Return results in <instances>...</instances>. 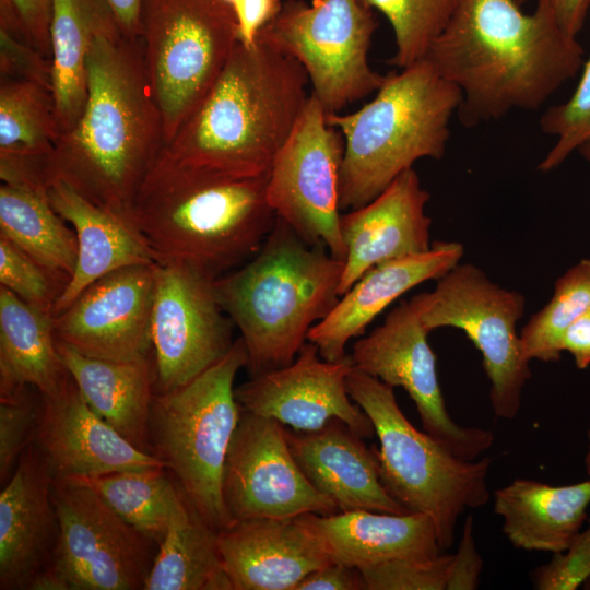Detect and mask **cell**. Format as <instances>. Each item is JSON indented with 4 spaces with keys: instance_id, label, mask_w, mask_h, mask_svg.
<instances>
[{
    "instance_id": "obj_1",
    "label": "cell",
    "mask_w": 590,
    "mask_h": 590,
    "mask_svg": "<svg viewBox=\"0 0 590 590\" xmlns=\"http://www.w3.org/2000/svg\"><path fill=\"white\" fill-rule=\"evenodd\" d=\"M425 58L461 91L459 120L474 127L536 110L577 74L583 49L560 27L553 0H538L532 14L516 0H458Z\"/></svg>"
},
{
    "instance_id": "obj_2",
    "label": "cell",
    "mask_w": 590,
    "mask_h": 590,
    "mask_svg": "<svg viewBox=\"0 0 590 590\" xmlns=\"http://www.w3.org/2000/svg\"><path fill=\"white\" fill-rule=\"evenodd\" d=\"M164 145L141 40L114 22L95 35L87 58V97L72 129L59 135L46 163L95 204L129 220L135 196Z\"/></svg>"
},
{
    "instance_id": "obj_3",
    "label": "cell",
    "mask_w": 590,
    "mask_h": 590,
    "mask_svg": "<svg viewBox=\"0 0 590 590\" xmlns=\"http://www.w3.org/2000/svg\"><path fill=\"white\" fill-rule=\"evenodd\" d=\"M308 83L288 55L260 38L238 42L154 163L229 177L268 175L307 102Z\"/></svg>"
},
{
    "instance_id": "obj_4",
    "label": "cell",
    "mask_w": 590,
    "mask_h": 590,
    "mask_svg": "<svg viewBox=\"0 0 590 590\" xmlns=\"http://www.w3.org/2000/svg\"><path fill=\"white\" fill-rule=\"evenodd\" d=\"M267 180L153 163L129 220L157 263H184L215 280L252 258L272 231Z\"/></svg>"
},
{
    "instance_id": "obj_5",
    "label": "cell",
    "mask_w": 590,
    "mask_h": 590,
    "mask_svg": "<svg viewBox=\"0 0 590 590\" xmlns=\"http://www.w3.org/2000/svg\"><path fill=\"white\" fill-rule=\"evenodd\" d=\"M343 269L344 260L278 217L252 258L214 280L219 304L245 343L250 377L295 359L338 303Z\"/></svg>"
},
{
    "instance_id": "obj_6",
    "label": "cell",
    "mask_w": 590,
    "mask_h": 590,
    "mask_svg": "<svg viewBox=\"0 0 590 590\" xmlns=\"http://www.w3.org/2000/svg\"><path fill=\"white\" fill-rule=\"evenodd\" d=\"M461 101L458 86L424 58L386 74L359 109L328 114V123L344 140L340 209L367 204L420 158H441Z\"/></svg>"
},
{
    "instance_id": "obj_7",
    "label": "cell",
    "mask_w": 590,
    "mask_h": 590,
    "mask_svg": "<svg viewBox=\"0 0 590 590\" xmlns=\"http://www.w3.org/2000/svg\"><path fill=\"white\" fill-rule=\"evenodd\" d=\"M346 388L373 423L385 487L410 512L428 516L441 551L450 548L459 517L489 499L492 459L464 460L452 455L412 425L397 403L393 387L355 367L347 375Z\"/></svg>"
},
{
    "instance_id": "obj_8",
    "label": "cell",
    "mask_w": 590,
    "mask_h": 590,
    "mask_svg": "<svg viewBox=\"0 0 590 590\" xmlns=\"http://www.w3.org/2000/svg\"><path fill=\"white\" fill-rule=\"evenodd\" d=\"M243 339L215 364L186 385L155 393L151 421V453L164 462L203 519L216 531L229 524L222 495L227 450L241 408L234 381L247 365Z\"/></svg>"
},
{
    "instance_id": "obj_9",
    "label": "cell",
    "mask_w": 590,
    "mask_h": 590,
    "mask_svg": "<svg viewBox=\"0 0 590 590\" xmlns=\"http://www.w3.org/2000/svg\"><path fill=\"white\" fill-rule=\"evenodd\" d=\"M140 40L165 144L221 74L239 42L237 21L222 0H145Z\"/></svg>"
},
{
    "instance_id": "obj_10",
    "label": "cell",
    "mask_w": 590,
    "mask_h": 590,
    "mask_svg": "<svg viewBox=\"0 0 590 590\" xmlns=\"http://www.w3.org/2000/svg\"><path fill=\"white\" fill-rule=\"evenodd\" d=\"M58 538L31 590L144 589L157 544L123 520L92 487L55 477Z\"/></svg>"
},
{
    "instance_id": "obj_11",
    "label": "cell",
    "mask_w": 590,
    "mask_h": 590,
    "mask_svg": "<svg viewBox=\"0 0 590 590\" xmlns=\"http://www.w3.org/2000/svg\"><path fill=\"white\" fill-rule=\"evenodd\" d=\"M377 22L362 0H287L257 38L295 59L327 114L376 92L368 51Z\"/></svg>"
},
{
    "instance_id": "obj_12",
    "label": "cell",
    "mask_w": 590,
    "mask_h": 590,
    "mask_svg": "<svg viewBox=\"0 0 590 590\" xmlns=\"http://www.w3.org/2000/svg\"><path fill=\"white\" fill-rule=\"evenodd\" d=\"M411 300L428 332L452 327L467 334L482 354L494 414L515 418L532 375L517 333L524 295L492 282L474 264L458 263L437 280L435 290Z\"/></svg>"
},
{
    "instance_id": "obj_13",
    "label": "cell",
    "mask_w": 590,
    "mask_h": 590,
    "mask_svg": "<svg viewBox=\"0 0 590 590\" xmlns=\"http://www.w3.org/2000/svg\"><path fill=\"white\" fill-rule=\"evenodd\" d=\"M327 115L309 94L269 170L267 199L276 216L302 238L344 260L339 212L344 140L328 123Z\"/></svg>"
},
{
    "instance_id": "obj_14",
    "label": "cell",
    "mask_w": 590,
    "mask_h": 590,
    "mask_svg": "<svg viewBox=\"0 0 590 590\" xmlns=\"http://www.w3.org/2000/svg\"><path fill=\"white\" fill-rule=\"evenodd\" d=\"M214 279L179 262L156 263L151 318L155 393L175 390L220 361L235 327Z\"/></svg>"
},
{
    "instance_id": "obj_15",
    "label": "cell",
    "mask_w": 590,
    "mask_h": 590,
    "mask_svg": "<svg viewBox=\"0 0 590 590\" xmlns=\"http://www.w3.org/2000/svg\"><path fill=\"white\" fill-rule=\"evenodd\" d=\"M428 333L413 302L402 300L382 324L353 344V365L388 386L402 387L416 406L424 432L456 457L476 460L491 448L494 435L460 426L450 417Z\"/></svg>"
},
{
    "instance_id": "obj_16",
    "label": "cell",
    "mask_w": 590,
    "mask_h": 590,
    "mask_svg": "<svg viewBox=\"0 0 590 590\" xmlns=\"http://www.w3.org/2000/svg\"><path fill=\"white\" fill-rule=\"evenodd\" d=\"M222 495L232 522L339 511L302 472L285 426L243 409L225 459Z\"/></svg>"
},
{
    "instance_id": "obj_17",
    "label": "cell",
    "mask_w": 590,
    "mask_h": 590,
    "mask_svg": "<svg viewBox=\"0 0 590 590\" xmlns=\"http://www.w3.org/2000/svg\"><path fill=\"white\" fill-rule=\"evenodd\" d=\"M156 263L123 267L90 284L51 316L56 340L95 358L151 356Z\"/></svg>"
},
{
    "instance_id": "obj_18",
    "label": "cell",
    "mask_w": 590,
    "mask_h": 590,
    "mask_svg": "<svg viewBox=\"0 0 590 590\" xmlns=\"http://www.w3.org/2000/svg\"><path fill=\"white\" fill-rule=\"evenodd\" d=\"M353 367L351 355L327 361L308 341L290 365L250 377L235 388V397L243 410L295 430H316L338 418L362 438H370L373 423L346 388Z\"/></svg>"
},
{
    "instance_id": "obj_19",
    "label": "cell",
    "mask_w": 590,
    "mask_h": 590,
    "mask_svg": "<svg viewBox=\"0 0 590 590\" xmlns=\"http://www.w3.org/2000/svg\"><path fill=\"white\" fill-rule=\"evenodd\" d=\"M35 442L55 477L166 469L157 457L134 447L101 418L69 373L55 393L39 394Z\"/></svg>"
},
{
    "instance_id": "obj_20",
    "label": "cell",
    "mask_w": 590,
    "mask_h": 590,
    "mask_svg": "<svg viewBox=\"0 0 590 590\" xmlns=\"http://www.w3.org/2000/svg\"><path fill=\"white\" fill-rule=\"evenodd\" d=\"M55 475L33 442L0 494V589H31L48 567L58 538Z\"/></svg>"
},
{
    "instance_id": "obj_21",
    "label": "cell",
    "mask_w": 590,
    "mask_h": 590,
    "mask_svg": "<svg viewBox=\"0 0 590 590\" xmlns=\"http://www.w3.org/2000/svg\"><path fill=\"white\" fill-rule=\"evenodd\" d=\"M429 193L413 167L399 175L378 197L340 216L346 255L340 297L369 269L432 248V220L425 213Z\"/></svg>"
},
{
    "instance_id": "obj_22",
    "label": "cell",
    "mask_w": 590,
    "mask_h": 590,
    "mask_svg": "<svg viewBox=\"0 0 590 590\" xmlns=\"http://www.w3.org/2000/svg\"><path fill=\"white\" fill-rule=\"evenodd\" d=\"M217 543L233 590H295L333 562L299 516L235 521L217 531Z\"/></svg>"
},
{
    "instance_id": "obj_23",
    "label": "cell",
    "mask_w": 590,
    "mask_h": 590,
    "mask_svg": "<svg viewBox=\"0 0 590 590\" xmlns=\"http://www.w3.org/2000/svg\"><path fill=\"white\" fill-rule=\"evenodd\" d=\"M286 437L304 475L339 511L410 512L385 487L375 447L341 420L309 432L286 428Z\"/></svg>"
},
{
    "instance_id": "obj_24",
    "label": "cell",
    "mask_w": 590,
    "mask_h": 590,
    "mask_svg": "<svg viewBox=\"0 0 590 590\" xmlns=\"http://www.w3.org/2000/svg\"><path fill=\"white\" fill-rule=\"evenodd\" d=\"M464 253L457 241H436L423 253L380 263L365 272L307 335L322 358L340 361L347 342L362 335L390 304L418 284L438 280L456 267Z\"/></svg>"
},
{
    "instance_id": "obj_25",
    "label": "cell",
    "mask_w": 590,
    "mask_h": 590,
    "mask_svg": "<svg viewBox=\"0 0 590 590\" xmlns=\"http://www.w3.org/2000/svg\"><path fill=\"white\" fill-rule=\"evenodd\" d=\"M44 192L51 208L72 225L78 239L74 273L59 295L52 315L64 309L99 278L123 267L155 263V258L125 217L80 193L63 178L46 174Z\"/></svg>"
},
{
    "instance_id": "obj_26",
    "label": "cell",
    "mask_w": 590,
    "mask_h": 590,
    "mask_svg": "<svg viewBox=\"0 0 590 590\" xmlns=\"http://www.w3.org/2000/svg\"><path fill=\"white\" fill-rule=\"evenodd\" d=\"M299 518L333 562L359 570L396 559L429 558L441 553L433 520L423 514L365 509Z\"/></svg>"
},
{
    "instance_id": "obj_27",
    "label": "cell",
    "mask_w": 590,
    "mask_h": 590,
    "mask_svg": "<svg viewBox=\"0 0 590 590\" xmlns=\"http://www.w3.org/2000/svg\"><path fill=\"white\" fill-rule=\"evenodd\" d=\"M56 343L63 366L91 409L134 447L151 453L150 421L155 397L152 355L111 361Z\"/></svg>"
},
{
    "instance_id": "obj_28",
    "label": "cell",
    "mask_w": 590,
    "mask_h": 590,
    "mask_svg": "<svg viewBox=\"0 0 590 590\" xmlns=\"http://www.w3.org/2000/svg\"><path fill=\"white\" fill-rule=\"evenodd\" d=\"M590 480L550 485L517 479L494 491V511L508 541L524 551L567 550L588 519Z\"/></svg>"
},
{
    "instance_id": "obj_29",
    "label": "cell",
    "mask_w": 590,
    "mask_h": 590,
    "mask_svg": "<svg viewBox=\"0 0 590 590\" xmlns=\"http://www.w3.org/2000/svg\"><path fill=\"white\" fill-rule=\"evenodd\" d=\"M67 376L51 318L0 286V399L28 387L52 394Z\"/></svg>"
},
{
    "instance_id": "obj_30",
    "label": "cell",
    "mask_w": 590,
    "mask_h": 590,
    "mask_svg": "<svg viewBox=\"0 0 590 590\" xmlns=\"http://www.w3.org/2000/svg\"><path fill=\"white\" fill-rule=\"evenodd\" d=\"M114 22L96 0H52L51 87L61 134L80 119L87 97V58L96 33Z\"/></svg>"
},
{
    "instance_id": "obj_31",
    "label": "cell",
    "mask_w": 590,
    "mask_h": 590,
    "mask_svg": "<svg viewBox=\"0 0 590 590\" xmlns=\"http://www.w3.org/2000/svg\"><path fill=\"white\" fill-rule=\"evenodd\" d=\"M145 590H233L213 529L186 494L158 544Z\"/></svg>"
},
{
    "instance_id": "obj_32",
    "label": "cell",
    "mask_w": 590,
    "mask_h": 590,
    "mask_svg": "<svg viewBox=\"0 0 590 590\" xmlns=\"http://www.w3.org/2000/svg\"><path fill=\"white\" fill-rule=\"evenodd\" d=\"M0 235L64 286L72 278L79 252L76 235L51 208L43 188L1 184Z\"/></svg>"
},
{
    "instance_id": "obj_33",
    "label": "cell",
    "mask_w": 590,
    "mask_h": 590,
    "mask_svg": "<svg viewBox=\"0 0 590 590\" xmlns=\"http://www.w3.org/2000/svg\"><path fill=\"white\" fill-rule=\"evenodd\" d=\"M167 471L126 470L73 479L92 487L123 520L158 546L185 495Z\"/></svg>"
},
{
    "instance_id": "obj_34",
    "label": "cell",
    "mask_w": 590,
    "mask_h": 590,
    "mask_svg": "<svg viewBox=\"0 0 590 590\" xmlns=\"http://www.w3.org/2000/svg\"><path fill=\"white\" fill-rule=\"evenodd\" d=\"M60 134L50 87L32 80L1 78L0 156L47 160Z\"/></svg>"
},
{
    "instance_id": "obj_35",
    "label": "cell",
    "mask_w": 590,
    "mask_h": 590,
    "mask_svg": "<svg viewBox=\"0 0 590 590\" xmlns=\"http://www.w3.org/2000/svg\"><path fill=\"white\" fill-rule=\"evenodd\" d=\"M482 565L473 530L464 528L455 554L389 560L361 571L365 590H473Z\"/></svg>"
},
{
    "instance_id": "obj_36",
    "label": "cell",
    "mask_w": 590,
    "mask_h": 590,
    "mask_svg": "<svg viewBox=\"0 0 590 590\" xmlns=\"http://www.w3.org/2000/svg\"><path fill=\"white\" fill-rule=\"evenodd\" d=\"M590 309V259H582L559 276L550 302L530 317L519 333L528 362L550 363L562 356L565 330Z\"/></svg>"
},
{
    "instance_id": "obj_37",
    "label": "cell",
    "mask_w": 590,
    "mask_h": 590,
    "mask_svg": "<svg viewBox=\"0 0 590 590\" xmlns=\"http://www.w3.org/2000/svg\"><path fill=\"white\" fill-rule=\"evenodd\" d=\"M390 23L396 52L390 64L406 68L424 59L449 23L458 0H362Z\"/></svg>"
},
{
    "instance_id": "obj_38",
    "label": "cell",
    "mask_w": 590,
    "mask_h": 590,
    "mask_svg": "<svg viewBox=\"0 0 590 590\" xmlns=\"http://www.w3.org/2000/svg\"><path fill=\"white\" fill-rule=\"evenodd\" d=\"M541 130L555 137L556 143L539 164L541 172L559 166L590 138V57L583 64L578 85L570 98L550 107L540 119Z\"/></svg>"
},
{
    "instance_id": "obj_39",
    "label": "cell",
    "mask_w": 590,
    "mask_h": 590,
    "mask_svg": "<svg viewBox=\"0 0 590 590\" xmlns=\"http://www.w3.org/2000/svg\"><path fill=\"white\" fill-rule=\"evenodd\" d=\"M0 284L50 318L64 288L47 270L1 235Z\"/></svg>"
},
{
    "instance_id": "obj_40",
    "label": "cell",
    "mask_w": 590,
    "mask_h": 590,
    "mask_svg": "<svg viewBox=\"0 0 590 590\" xmlns=\"http://www.w3.org/2000/svg\"><path fill=\"white\" fill-rule=\"evenodd\" d=\"M39 398L28 388L0 399V481L7 483L20 458L35 442Z\"/></svg>"
},
{
    "instance_id": "obj_41",
    "label": "cell",
    "mask_w": 590,
    "mask_h": 590,
    "mask_svg": "<svg viewBox=\"0 0 590 590\" xmlns=\"http://www.w3.org/2000/svg\"><path fill=\"white\" fill-rule=\"evenodd\" d=\"M590 578V517L566 551L532 573V581L540 590H576Z\"/></svg>"
},
{
    "instance_id": "obj_42",
    "label": "cell",
    "mask_w": 590,
    "mask_h": 590,
    "mask_svg": "<svg viewBox=\"0 0 590 590\" xmlns=\"http://www.w3.org/2000/svg\"><path fill=\"white\" fill-rule=\"evenodd\" d=\"M28 43L50 59L52 0H5Z\"/></svg>"
},
{
    "instance_id": "obj_43",
    "label": "cell",
    "mask_w": 590,
    "mask_h": 590,
    "mask_svg": "<svg viewBox=\"0 0 590 590\" xmlns=\"http://www.w3.org/2000/svg\"><path fill=\"white\" fill-rule=\"evenodd\" d=\"M281 0H237L233 5L239 42L250 45L281 10Z\"/></svg>"
},
{
    "instance_id": "obj_44",
    "label": "cell",
    "mask_w": 590,
    "mask_h": 590,
    "mask_svg": "<svg viewBox=\"0 0 590 590\" xmlns=\"http://www.w3.org/2000/svg\"><path fill=\"white\" fill-rule=\"evenodd\" d=\"M295 590H365V581L359 569L331 562L309 573Z\"/></svg>"
},
{
    "instance_id": "obj_45",
    "label": "cell",
    "mask_w": 590,
    "mask_h": 590,
    "mask_svg": "<svg viewBox=\"0 0 590 590\" xmlns=\"http://www.w3.org/2000/svg\"><path fill=\"white\" fill-rule=\"evenodd\" d=\"M108 13L119 32L130 40H139L145 0H96Z\"/></svg>"
},
{
    "instance_id": "obj_46",
    "label": "cell",
    "mask_w": 590,
    "mask_h": 590,
    "mask_svg": "<svg viewBox=\"0 0 590 590\" xmlns=\"http://www.w3.org/2000/svg\"><path fill=\"white\" fill-rule=\"evenodd\" d=\"M560 349L571 354L578 369L590 366V309L580 315L565 330Z\"/></svg>"
},
{
    "instance_id": "obj_47",
    "label": "cell",
    "mask_w": 590,
    "mask_h": 590,
    "mask_svg": "<svg viewBox=\"0 0 590 590\" xmlns=\"http://www.w3.org/2000/svg\"><path fill=\"white\" fill-rule=\"evenodd\" d=\"M553 5L560 27L576 37L583 26L590 0H553Z\"/></svg>"
},
{
    "instance_id": "obj_48",
    "label": "cell",
    "mask_w": 590,
    "mask_h": 590,
    "mask_svg": "<svg viewBox=\"0 0 590 590\" xmlns=\"http://www.w3.org/2000/svg\"><path fill=\"white\" fill-rule=\"evenodd\" d=\"M587 437H588V448L585 456V468H586L588 479L590 480V428L588 429Z\"/></svg>"
},
{
    "instance_id": "obj_49",
    "label": "cell",
    "mask_w": 590,
    "mask_h": 590,
    "mask_svg": "<svg viewBox=\"0 0 590 590\" xmlns=\"http://www.w3.org/2000/svg\"><path fill=\"white\" fill-rule=\"evenodd\" d=\"M578 151L588 162H590V138L579 146Z\"/></svg>"
},
{
    "instance_id": "obj_50",
    "label": "cell",
    "mask_w": 590,
    "mask_h": 590,
    "mask_svg": "<svg viewBox=\"0 0 590 590\" xmlns=\"http://www.w3.org/2000/svg\"><path fill=\"white\" fill-rule=\"evenodd\" d=\"M582 588L586 590H590V578L583 583Z\"/></svg>"
},
{
    "instance_id": "obj_51",
    "label": "cell",
    "mask_w": 590,
    "mask_h": 590,
    "mask_svg": "<svg viewBox=\"0 0 590 590\" xmlns=\"http://www.w3.org/2000/svg\"><path fill=\"white\" fill-rule=\"evenodd\" d=\"M222 1L225 2V3H227V4H229V5L233 8V5L235 4V2H236L237 0H222Z\"/></svg>"
},
{
    "instance_id": "obj_52",
    "label": "cell",
    "mask_w": 590,
    "mask_h": 590,
    "mask_svg": "<svg viewBox=\"0 0 590 590\" xmlns=\"http://www.w3.org/2000/svg\"><path fill=\"white\" fill-rule=\"evenodd\" d=\"M526 0H516V2L520 5L521 3H523Z\"/></svg>"
}]
</instances>
